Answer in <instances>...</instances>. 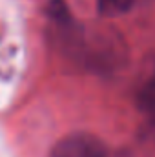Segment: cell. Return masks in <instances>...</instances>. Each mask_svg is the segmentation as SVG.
I'll list each match as a JSON object with an SVG mask.
<instances>
[{
    "instance_id": "7a4b0ae2",
    "label": "cell",
    "mask_w": 155,
    "mask_h": 157,
    "mask_svg": "<svg viewBox=\"0 0 155 157\" xmlns=\"http://www.w3.org/2000/svg\"><path fill=\"white\" fill-rule=\"evenodd\" d=\"M139 108L146 117L155 122V71L139 91Z\"/></svg>"
},
{
    "instance_id": "6da1fadb",
    "label": "cell",
    "mask_w": 155,
    "mask_h": 157,
    "mask_svg": "<svg viewBox=\"0 0 155 157\" xmlns=\"http://www.w3.org/2000/svg\"><path fill=\"white\" fill-rule=\"evenodd\" d=\"M49 157H106V146L91 133L75 132L62 137L51 148Z\"/></svg>"
},
{
    "instance_id": "3957f363",
    "label": "cell",
    "mask_w": 155,
    "mask_h": 157,
    "mask_svg": "<svg viewBox=\"0 0 155 157\" xmlns=\"http://www.w3.org/2000/svg\"><path fill=\"white\" fill-rule=\"evenodd\" d=\"M133 7V0H97V9L106 18H117Z\"/></svg>"
}]
</instances>
